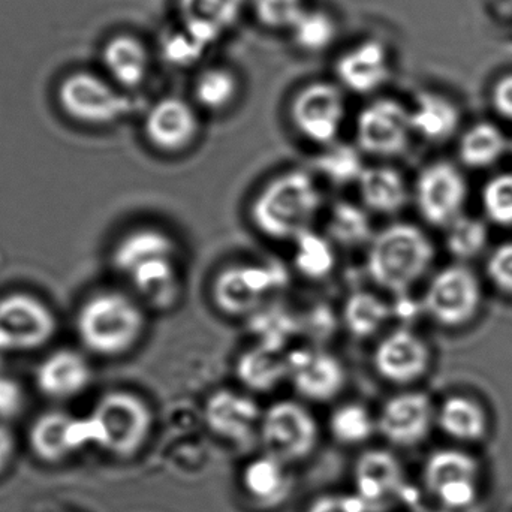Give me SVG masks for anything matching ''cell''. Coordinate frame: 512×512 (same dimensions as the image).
Returning a JSON list of instances; mask_svg holds the SVG:
<instances>
[{"mask_svg":"<svg viewBox=\"0 0 512 512\" xmlns=\"http://www.w3.org/2000/svg\"><path fill=\"white\" fill-rule=\"evenodd\" d=\"M26 393L23 385L8 375H0V423L15 420L23 414Z\"/></svg>","mask_w":512,"mask_h":512,"instance_id":"cell-46","label":"cell"},{"mask_svg":"<svg viewBox=\"0 0 512 512\" xmlns=\"http://www.w3.org/2000/svg\"><path fill=\"white\" fill-rule=\"evenodd\" d=\"M322 209V194L315 179L303 170H288L271 177L256 192L249 218L261 236L294 243L313 230Z\"/></svg>","mask_w":512,"mask_h":512,"instance_id":"cell-1","label":"cell"},{"mask_svg":"<svg viewBox=\"0 0 512 512\" xmlns=\"http://www.w3.org/2000/svg\"><path fill=\"white\" fill-rule=\"evenodd\" d=\"M259 23L268 29L291 30L306 11L304 0H249Z\"/></svg>","mask_w":512,"mask_h":512,"instance_id":"cell-42","label":"cell"},{"mask_svg":"<svg viewBox=\"0 0 512 512\" xmlns=\"http://www.w3.org/2000/svg\"><path fill=\"white\" fill-rule=\"evenodd\" d=\"M179 255V245L167 233L155 227H140L126 233L111 254L114 270L125 276L147 259L156 256Z\"/></svg>","mask_w":512,"mask_h":512,"instance_id":"cell-31","label":"cell"},{"mask_svg":"<svg viewBox=\"0 0 512 512\" xmlns=\"http://www.w3.org/2000/svg\"><path fill=\"white\" fill-rule=\"evenodd\" d=\"M240 92L239 78L225 66L204 69L194 84V98L204 110L221 113L227 110Z\"/></svg>","mask_w":512,"mask_h":512,"instance_id":"cell-35","label":"cell"},{"mask_svg":"<svg viewBox=\"0 0 512 512\" xmlns=\"http://www.w3.org/2000/svg\"><path fill=\"white\" fill-rule=\"evenodd\" d=\"M430 363L429 345L411 328L399 327L385 334L373 351V367L379 378L394 385L420 381L429 372Z\"/></svg>","mask_w":512,"mask_h":512,"instance_id":"cell-16","label":"cell"},{"mask_svg":"<svg viewBox=\"0 0 512 512\" xmlns=\"http://www.w3.org/2000/svg\"><path fill=\"white\" fill-rule=\"evenodd\" d=\"M390 316V304L369 291L351 292L342 307V322L346 331L360 340L376 336Z\"/></svg>","mask_w":512,"mask_h":512,"instance_id":"cell-32","label":"cell"},{"mask_svg":"<svg viewBox=\"0 0 512 512\" xmlns=\"http://www.w3.org/2000/svg\"><path fill=\"white\" fill-rule=\"evenodd\" d=\"M354 495L367 512L388 510L405 489L402 463L387 450H367L354 466Z\"/></svg>","mask_w":512,"mask_h":512,"instance_id":"cell-18","label":"cell"},{"mask_svg":"<svg viewBox=\"0 0 512 512\" xmlns=\"http://www.w3.org/2000/svg\"><path fill=\"white\" fill-rule=\"evenodd\" d=\"M249 0H177L182 29L207 48L237 26Z\"/></svg>","mask_w":512,"mask_h":512,"instance_id":"cell-22","label":"cell"},{"mask_svg":"<svg viewBox=\"0 0 512 512\" xmlns=\"http://www.w3.org/2000/svg\"><path fill=\"white\" fill-rule=\"evenodd\" d=\"M258 436L264 454L292 465L315 453L319 426L306 406L295 400H277L262 412Z\"/></svg>","mask_w":512,"mask_h":512,"instance_id":"cell-6","label":"cell"},{"mask_svg":"<svg viewBox=\"0 0 512 512\" xmlns=\"http://www.w3.org/2000/svg\"><path fill=\"white\" fill-rule=\"evenodd\" d=\"M206 51V45L201 44L182 27L168 35L162 44L165 59L174 66H192L200 62Z\"/></svg>","mask_w":512,"mask_h":512,"instance_id":"cell-44","label":"cell"},{"mask_svg":"<svg viewBox=\"0 0 512 512\" xmlns=\"http://www.w3.org/2000/svg\"><path fill=\"white\" fill-rule=\"evenodd\" d=\"M146 325V312L140 301L113 289L87 298L75 322L84 348L105 358L131 352L144 336Z\"/></svg>","mask_w":512,"mask_h":512,"instance_id":"cell-3","label":"cell"},{"mask_svg":"<svg viewBox=\"0 0 512 512\" xmlns=\"http://www.w3.org/2000/svg\"><path fill=\"white\" fill-rule=\"evenodd\" d=\"M86 423L92 444L117 459H132L152 435L153 411L138 394L114 390L99 397Z\"/></svg>","mask_w":512,"mask_h":512,"instance_id":"cell-4","label":"cell"},{"mask_svg":"<svg viewBox=\"0 0 512 512\" xmlns=\"http://www.w3.org/2000/svg\"><path fill=\"white\" fill-rule=\"evenodd\" d=\"M411 114L402 102L379 98L361 108L355 120V146L373 158H396L411 143Z\"/></svg>","mask_w":512,"mask_h":512,"instance_id":"cell-11","label":"cell"},{"mask_svg":"<svg viewBox=\"0 0 512 512\" xmlns=\"http://www.w3.org/2000/svg\"><path fill=\"white\" fill-rule=\"evenodd\" d=\"M295 131L316 146L337 143L346 117L342 87L328 81H315L301 87L289 105Z\"/></svg>","mask_w":512,"mask_h":512,"instance_id":"cell-10","label":"cell"},{"mask_svg":"<svg viewBox=\"0 0 512 512\" xmlns=\"http://www.w3.org/2000/svg\"><path fill=\"white\" fill-rule=\"evenodd\" d=\"M492 101L499 116L512 122V74L505 75L495 84Z\"/></svg>","mask_w":512,"mask_h":512,"instance_id":"cell-48","label":"cell"},{"mask_svg":"<svg viewBox=\"0 0 512 512\" xmlns=\"http://www.w3.org/2000/svg\"><path fill=\"white\" fill-rule=\"evenodd\" d=\"M236 375L249 391L270 393L288 379V354L256 343L237 358Z\"/></svg>","mask_w":512,"mask_h":512,"instance_id":"cell-29","label":"cell"},{"mask_svg":"<svg viewBox=\"0 0 512 512\" xmlns=\"http://www.w3.org/2000/svg\"><path fill=\"white\" fill-rule=\"evenodd\" d=\"M468 183L456 165L436 161L418 174L414 200L421 218L433 227H448L462 216Z\"/></svg>","mask_w":512,"mask_h":512,"instance_id":"cell-13","label":"cell"},{"mask_svg":"<svg viewBox=\"0 0 512 512\" xmlns=\"http://www.w3.org/2000/svg\"><path fill=\"white\" fill-rule=\"evenodd\" d=\"M306 512H367V510L355 495L328 493L316 498Z\"/></svg>","mask_w":512,"mask_h":512,"instance_id":"cell-47","label":"cell"},{"mask_svg":"<svg viewBox=\"0 0 512 512\" xmlns=\"http://www.w3.org/2000/svg\"><path fill=\"white\" fill-rule=\"evenodd\" d=\"M445 246L454 258L468 261L486 249L489 242V230L481 219L472 216H459L448 225Z\"/></svg>","mask_w":512,"mask_h":512,"instance_id":"cell-40","label":"cell"},{"mask_svg":"<svg viewBox=\"0 0 512 512\" xmlns=\"http://www.w3.org/2000/svg\"><path fill=\"white\" fill-rule=\"evenodd\" d=\"M288 466L274 457H256L248 463L242 475L243 489L256 507L274 510L288 501L292 492V477Z\"/></svg>","mask_w":512,"mask_h":512,"instance_id":"cell-28","label":"cell"},{"mask_svg":"<svg viewBox=\"0 0 512 512\" xmlns=\"http://www.w3.org/2000/svg\"><path fill=\"white\" fill-rule=\"evenodd\" d=\"M259 345L283 349L286 340L295 331L294 318L285 310H258L252 315Z\"/></svg>","mask_w":512,"mask_h":512,"instance_id":"cell-43","label":"cell"},{"mask_svg":"<svg viewBox=\"0 0 512 512\" xmlns=\"http://www.w3.org/2000/svg\"><path fill=\"white\" fill-rule=\"evenodd\" d=\"M483 303V286L468 265L457 262L441 268L430 279L423 309L436 324L459 328L478 315Z\"/></svg>","mask_w":512,"mask_h":512,"instance_id":"cell-9","label":"cell"},{"mask_svg":"<svg viewBox=\"0 0 512 512\" xmlns=\"http://www.w3.org/2000/svg\"><path fill=\"white\" fill-rule=\"evenodd\" d=\"M35 382L48 399H74L83 394L92 382V367L80 352L59 349L39 363Z\"/></svg>","mask_w":512,"mask_h":512,"instance_id":"cell-24","label":"cell"},{"mask_svg":"<svg viewBox=\"0 0 512 512\" xmlns=\"http://www.w3.org/2000/svg\"><path fill=\"white\" fill-rule=\"evenodd\" d=\"M291 33L301 50L321 53L336 41L337 24L327 11L307 8L292 26Z\"/></svg>","mask_w":512,"mask_h":512,"instance_id":"cell-39","label":"cell"},{"mask_svg":"<svg viewBox=\"0 0 512 512\" xmlns=\"http://www.w3.org/2000/svg\"><path fill=\"white\" fill-rule=\"evenodd\" d=\"M102 65L119 89L134 90L149 77L150 53L137 36L120 33L105 42Z\"/></svg>","mask_w":512,"mask_h":512,"instance_id":"cell-25","label":"cell"},{"mask_svg":"<svg viewBox=\"0 0 512 512\" xmlns=\"http://www.w3.org/2000/svg\"><path fill=\"white\" fill-rule=\"evenodd\" d=\"M325 228L331 243L346 249L369 245L375 236L369 212L349 201H339L331 207Z\"/></svg>","mask_w":512,"mask_h":512,"instance_id":"cell-34","label":"cell"},{"mask_svg":"<svg viewBox=\"0 0 512 512\" xmlns=\"http://www.w3.org/2000/svg\"><path fill=\"white\" fill-rule=\"evenodd\" d=\"M262 412L251 396L230 388L213 391L204 403L210 432L236 444H246L258 435Z\"/></svg>","mask_w":512,"mask_h":512,"instance_id":"cell-20","label":"cell"},{"mask_svg":"<svg viewBox=\"0 0 512 512\" xmlns=\"http://www.w3.org/2000/svg\"><path fill=\"white\" fill-rule=\"evenodd\" d=\"M200 129V116L194 105L179 96L159 99L144 117L147 143L165 155L186 152L197 141Z\"/></svg>","mask_w":512,"mask_h":512,"instance_id":"cell-15","label":"cell"},{"mask_svg":"<svg viewBox=\"0 0 512 512\" xmlns=\"http://www.w3.org/2000/svg\"><path fill=\"white\" fill-rule=\"evenodd\" d=\"M315 168L334 186H348L358 182L366 165L357 146L334 143L316 156Z\"/></svg>","mask_w":512,"mask_h":512,"instance_id":"cell-36","label":"cell"},{"mask_svg":"<svg viewBox=\"0 0 512 512\" xmlns=\"http://www.w3.org/2000/svg\"><path fill=\"white\" fill-rule=\"evenodd\" d=\"M125 279L141 303L155 310L173 309L182 295L179 255L158 256L132 268Z\"/></svg>","mask_w":512,"mask_h":512,"instance_id":"cell-23","label":"cell"},{"mask_svg":"<svg viewBox=\"0 0 512 512\" xmlns=\"http://www.w3.org/2000/svg\"><path fill=\"white\" fill-rule=\"evenodd\" d=\"M288 381L298 396L315 403L336 399L346 384V372L336 355L301 348L288 354Z\"/></svg>","mask_w":512,"mask_h":512,"instance_id":"cell-17","label":"cell"},{"mask_svg":"<svg viewBox=\"0 0 512 512\" xmlns=\"http://www.w3.org/2000/svg\"><path fill=\"white\" fill-rule=\"evenodd\" d=\"M340 86L357 95H370L387 84L391 60L387 45L379 39H364L346 50L336 62Z\"/></svg>","mask_w":512,"mask_h":512,"instance_id":"cell-21","label":"cell"},{"mask_svg":"<svg viewBox=\"0 0 512 512\" xmlns=\"http://www.w3.org/2000/svg\"><path fill=\"white\" fill-rule=\"evenodd\" d=\"M486 271L493 286L512 297V242L502 243L490 254Z\"/></svg>","mask_w":512,"mask_h":512,"instance_id":"cell-45","label":"cell"},{"mask_svg":"<svg viewBox=\"0 0 512 512\" xmlns=\"http://www.w3.org/2000/svg\"><path fill=\"white\" fill-rule=\"evenodd\" d=\"M481 203L493 224L512 227V173L492 177L481 192Z\"/></svg>","mask_w":512,"mask_h":512,"instance_id":"cell-41","label":"cell"},{"mask_svg":"<svg viewBox=\"0 0 512 512\" xmlns=\"http://www.w3.org/2000/svg\"><path fill=\"white\" fill-rule=\"evenodd\" d=\"M508 141L504 132L489 122L475 123L459 141V158L472 170L492 167L507 152Z\"/></svg>","mask_w":512,"mask_h":512,"instance_id":"cell-33","label":"cell"},{"mask_svg":"<svg viewBox=\"0 0 512 512\" xmlns=\"http://www.w3.org/2000/svg\"><path fill=\"white\" fill-rule=\"evenodd\" d=\"M361 206L376 215H397L409 201L405 177L390 165L364 168L357 182Z\"/></svg>","mask_w":512,"mask_h":512,"instance_id":"cell-27","label":"cell"},{"mask_svg":"<svg viewBox=\"0 0 512 512\" xmlns=\"http://www.w3.org/2000/svg\"><path fill=\"white\" fill-rule=\"evenodd\" d=\"M294 243V265L301 276L310 280H322L333 273L336 254L334 245L327 236H321L312 230L298 237Z\"/></svg>","mask_w":512,"mask_h":512,"instance_id":"cell-37","label":"cell"},{"mask_svg":"<svg viewBox=\"0 0 512 512\" xmlns=\"http://www.w3.org/2000/svg\"><path fill=\"white\" fill-rule=\"evenodd\" d=\"M57 101L66 116L89 126L119 122L132 110V101L116 84L92 72L66 75L57 89Z\"/></svg>","mask_w":512,"mask_h":512,"instance_id":"cell-8","label":"cell"},{"mask_svg":"<svg viewBox=\"0 0 512 512\" xmlns=\"http://www.w3.org/2000/svg\"><path fill=\"white\" fill-rule=\"evenodd\" d=\"M511 147H512V144H511Z\"/></svg>","mask_w":512,"mask_h":512,"instance_id":"cell-51","label":"cell"},{"mask_svg":"<svg viewBox=\"0 0 512 512\" xmlns=\"http://www.w3.org/2000/svg\"><path fill=\"white\" fill-rule=\"evenodd\" d=\"M328 429L334 441L348 447L361 445L372 438L378 430L376 418L361 403H345L334 409L328 421Z\"/></svg>","mask_w":512,"mask_h":512,"instance_id":"cell-38","label":"cell"},{"mask_svg":"<svg viewBox=\"0 0 512 512\" xmlns=\"http://www.w3.org/2000/svg\"><path fill=\"white\" fill-rule=\"evenodd\" d=\"M484 465L466 448H439L429 454L423 468V484L442 510L468 512L484 493Z\"/></svg>","mask_w":512,"mask_h":512,"instance_id":"cell-5","label":"cell"},{"mask_svg":"<svg viewBox=\"0 0 512 512\" xmlns=\"http://www.w3.org/2000/svg\"><path fill=\"white\" fill-rule=\"evenodd\" d=\"M286 283L283 268L274 264H233L222 268L212 283L216 309L231 318L255 315Z\"/></svg>","mask_w":512,"mask_h":512,"instance_id":"cell-7","label":"cell"},{"mask_svg":"<svg viewBox=\"0 0 512 512\" xmlns=\"http://www.w3.org/2000/svg\"><path fill=\"white\" fill-rule=\"evenodd\" d=\"M436 424V408L421 391H403L385 400L376 418V427L394 447L411 448L423 444Z\"/></svg>","mask_w":512,"mask_h":512,"instance_id":"cell-14","label":"cell"},{"mask_svg":"<svg viewBox=\"0 0 512 512\" xmlns=\"http://www.w3.org/2000/svg\"><path fill=\"white\" fill-rule=\"evenodd\" d=\"M417 512H450V511H445V510H442V508L436 507V508H433V510H421V511H417Z\"/></svg>","mask_w":512,"mask_h":512,"instance_id":"cell-50","label":"cell"},{"mask_svg":"<svg viewBox=\"0 0 512 512\" xmlns=\"http://www.w3.org/2000/svg\"><path fill=\"white\" fill-rule=\"evenodd\" d=\"M409 114L414 134L432 143L448 140L459 129V108L451 99L439 93H420Z\"/></svg>","mask_w":512,"mask_h":512,"instance_id":"cell-30","label":"cell"},{"mask_svg":"<svg viewBox=\"0 0 512 512\" xmlns=\"http://www.w3.org/2000/svg\"><path fill=\"white\" fill-rule=\"evenodd\" d=\"M15 456L14 433L0 423V477L8 471Z\"/></svg>","mask_w":512,"mask_h":512,"instance_id":"cell-49","label":"cell"},{"mask_svg":"<svg viewBox=\"0 0 512 512\" xmlns=\"http://www.w3.org/2000/svg\"><path fill=\"white\" fill-rule=\"evenodd\" d=\"M56 316L47 303L27 292L0 298V345L12 351H33L56 333Z\"/></svg>","mask_w":512,"mask_h":512,"instance_id":"cell-12","label":"cell"},{"mask_svg":"<svg viewBox=\"0 0 512 512\" xmlns=\"http://www.w3.org/2000/svg\"><path fill=\"white\" fill-rule=\"evenodd\" d=\"M435 261V246L417 225L394 222L375 233L367 245L366 270L379 288L408 294Z\"/></svg>","mask_w":512,"mask_h":512,"instance_id":"cell-2","label":"cell"},{"mask_svg":"<svg viewBox=\"0 0 512 512\" xmlns=\"http://www.w3.org/2000/svg\"><path fill=\"white\" fill-rule=\"evenodd\" d=\"M436 426L457 444L477 445L489 436L490 417L478 400L454 394L436 409Z\"/></svg>","mask_w":512,"mask_h":512,"instance_id":"cell-26","label":"cell"},{"mask_svg":"<svg viewBox=\"0 0 512 512\" xmlns=\"http://www.w3.org/2000/svg\"><path fill=\"white\" fill-rule=\"evenodd\" d=\"M29 447L33 456L45 465H59L71 459L89 444L86 420H78L65 411H48L30 426Z\"/></svg>","mask_w":512,"mask_h":512,"instance_id":"cell-19","label":"cell"}]
</instances>
